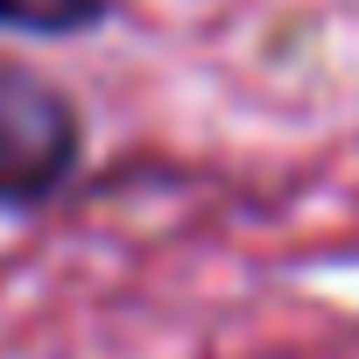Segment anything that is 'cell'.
I'll use <instances>...</instances> for the list:
<instances>
[{
  "label": "cell",
  "mask_w": 359,
  "mask_h": 359,
  "mask_svg": "<svg viewBox=\"0 0 359 359\" xmlns=\"http://www.w3.org/2000/svg\"><path fill=\"white\" fill-rule=\"evenodd\" d=\"M78 141H85V127L50 78L0 64V212L43 205L71 176Z\"/></svg>",
  "instance_id": "1"
},
{
  "label": "cell",
  "mask_w": 359,
  "mask_h": 359,
  "mask_svg": "<svg viewBox=\"0 0 359 359\" xmlns=\"http://www.w3.org/2000/svg\"><path fill=\"white\" fill-rule=\"evenodd\" d=\"M106 15V0H0V29L22 36H71Z\"/></svg>",
  "instance_id": "2"
}]
</instances>
